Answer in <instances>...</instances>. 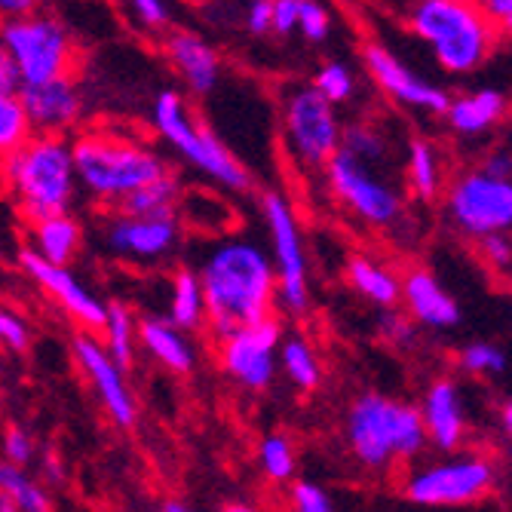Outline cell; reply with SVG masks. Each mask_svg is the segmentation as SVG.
<instances>
[{"instance_id": "1", "label": "cell", "mask_w": 512, "mask_h": 512, "mask_svg": "<svg viewBox=\"0 0 512 512\" xmlns=\"http://www.w3.org/2000/svg\"><path fill=\"white\" fill-rule=\"evenodd\" d=\"M203 316L221 338L227 332L270 316L276 295V273L270 258L246 240L218 246L200 273Z\"/></svg>"}, {"instance_id": "27", "label": "cell", "mask_w": 512, "mask_h": 512, "mask_svg": "<svg viewBox=\"0 0 512 512\" xmlns=\"http://www.w3.org/2000/svg\"><path fill=\"white\" fill-rule=\"evenodd\" d=\"M169 322L175 329H197L203 322V289L197 273H178L172 283V307H169Z\"/></svg>"}, {"instance_id": "16", "label": "cell", "mask_w": 512, "mask_h": 512, "mask_svg": "<svg viewBox=\"0 0 512 512\" xmlns=\"http://www.w3.org/2000/svg\"><path fill=\"white\" fill-rule=\"evenodd\" d=\"M365 65L396 102L411 105V108H424V111H433V114H445V108L451 102L445 92L439 86L424 83L414 71H408L393 53L384 50V46H368Z\"/></svg>"}, {"instance_id": "34", "label": "cell", "mask_w": 512, "mask_h": 512, "mask_svg": "<svg viewBox=\"0 0 512 512\" xmlns=\"http://www.w3.org/2000/svg\"><path fill=\"white\" fill-rule=\"evenodd\" d=\"M313 89L319 92L325 102H332V105L347 102L353 96V74L341 62H329V65L319 68Z\"/></svg>"}, {"instance_id": "44", "label": "cell", "mask_w": 512, "mask_h": 512, "mask_svg": "<svg viewBox=\"0 0 512 512\" xmlns=\"http://www.w3.org/2000/svg\"><path fill=\"white\" fill-rule=\"evenodd\" d=\"M491 25L509 28L512 25V0H479L476 4Z\"/></svg>"}, {"instance_id": "29", "label": "cell", "mask_w": 512, "mask_h": 512, "mask_svg": "<svg viewBox=\"0 0 512 512\" xmlns=\"http://www.w3.org/2000/svg\"><path fill=\"white\" fill-rule=\"evenodd\" d=\"M0 494L7 500H13L16 509L22 512H46L50 509V497H46L25 473L22 467L10 460H0Z\"/></svg>"}, {"instance_id": "21", "label": "cell", "mask_w": 512, "mask_h": 512, "mask_svg": "<svg viewBox=\"0 0 512 512\" xmlns=\"http://www.w3.org/2000/svg\"><path fill=\"white\" fill-rule=\"evenodd\" d=\"M169 56L175 62V68L184 74L188 86L197 92V96H206V92L215 89L218 83V56L212 53V46L203 43L194 34H175L169 40Z\"/></svg>"}, {"instance_id": "3", "label": "cell", "mask_w": 512, "mask_h": 512, "mask_svg": "<svg viewBox=\"0 0 512 512\" xmlns=\"http://www.w3.org/2000/svg\"><path fill=\"white\" fill-rule=\"evenodd\" d=\"M411 25L421 34L451 74L476 71L494 50V25L473 0H421L411 13Z\"/></svg>"}, {"instance_id": "45", "label": "cell", "mask_w": 512, "mask_h": 512, "mask_svg": "<svg viewBox=\"0 0 512 512\" xmlns=\"http://www.w3.org/2000/svg\"><path fill=\"white\" fill-rule=\"evenodd\" d=\"M270 19H273V0H255L252 10H249V31L252 34H267L270 31Z\"/></svg>"}, {"instance_id": "49", "label": "cell", "mask_w": 512, "mask_h": 512, "mask_svg": "<svg viewBox=\"0 0 512 512\" xmlns=\"http://www.w3.org/2000/svg\"><path fill=\"white\" fill-rule=\"evenodd\" d=\"M485 172L500 175V178H509V154H506V151L491 154V157H488V163H485Z\"/></svg>"}, {"instance_id": "39", "label": "cell", "mask_w": 512, "mask_h": 512, "mask_svg": "<svg viewBox=\"0 0 512 512\" xmlns=\"http://www.w3.org/2000/svg\"><path fill=\"white\" fill-rule=\"evenodd\" d=\"M482 252H485V258L500 273H509V267H512V243L506 237V230H494V234H485L482 237Z\"/></svg>"}, {"instance_id": "24", "label": "cell", "mask_w": 512, "mask_h": 512, "mask_svg": "<svg viewBox=\"0 0 512 512\" xmlns=\"http://www.w3.org/2000/svg\"><path fill=\"white\" fill-rule=\"evenodd\" d=\"M138 335H142V344L172 371H188L194 365V350L188 338H184L169 319H145Z\"/></svg>"}, {"instance_id": "40", "label": "cell", "mask_w": 512, "mask_h": 512, "mask_svg": "<svg viewBox=\"0 0 512 512\" xmlns=\"http://www.w3.org/2000/svg\"><path fill=\"white\" fill-rule=\"evenodd\" d=\"M298 13H301V0H273L270 31H276V34H292L298 28Z\"/></svg>"}, {"instance_id": "32", "label": "cell", "mask_w": 512, "mask_h": 512, "mask_svg": "<svg viewBox=\"0 0 512 512\" xmlns=\"http://www.w3.org/2000/svg\"><path fill=\"white\" fill-rule=\"evenodd\" d=\"M279 356H283V368L292 378V384H298L301 390H313L319 384V362L304 341H298V338L286 341Z\"/></svg>"}, {"instance_id": "36", "label": "cell", "mask_w": 512, "mask_h": 512, "mask_svg": "<svg viewBox=\"0 0 512 512\" xmlns=\"http://www.w3.org/2000/svg\"><path fill=\"white\" fill-rule=\"evenodd\" d=\"M460 362H463V368H467V371H479V375H500V371L506 368L503 350L494 347V344H485V341L482 344H470L467 350H463Z\"/></svg>"}, {"instance_id": "47", "label": "cell", "mask_w": 512, "mask_h": 512, "mask_svg": "<svg viewBox=\"0 0 512 512\" xmlns=\"http://www.w3.org/2000/svg\"><path fill=\"white\" fill-rule=\"evenodd\" d=\"M37 10V0H0V19H16Z\"/></svg>"}, {"instance_id": "14", "label": "cell", "mask_w": 512, "mask_h": 512, "mask_svg": "<svg viewBox=\"0 0 512 512\" xmlns=\"http://www.w3.org/2000/svg\"><path fill=\"white\" fill-rule=\"evenodd\" d=\"M19 99H22L31 129L46 132V135H62L80 120V111H83L80 89L71 80V74L50 77L43 83H22Z\"/></svg>"}, {"instance_id": "42", "label": "cell", "mask_w": 512, "mask_h": 512, "mask_svg": "<svg viewBox=\"0 0 512 512\" xmlns=\"http://www.w3.org/2000/svg\"><path fill=\"white\" fill-rule=\"evenodd\" d=\"M4 457L10 463H16V467H25V463L31 460V439L19 427H10L4 433Z\"/></svg>"}, {"instance_id": "50", "label": "cell", "mask_w": 512, "mask_h": 512, "mask_svg": "<svg viewBox=\"0 0 512 512\" xmlns=\"http://www.w3.org/2000/svg\"><path fill=\"white\" fill-rule=\"evenodd\" d=\"M500 417H503V430L509 433V430H512V405H509V402L503 405V411H500Z\"/></svg>"}, {"instance_id": "35", "label": "cell", "mask_w": 512, "mask_h": 512, "mask_svg": "<svg viewBox=\"0 0 512 512\" xmlns=\"http://www.w3.org/2000/svg\"><path fill=\"white\" fill-rule=\"evenodd\" d=\"M261 463H264V473L276 482L283 479H292L295 473V454H292V445L283 439V436H270L264 439L261 445Z\"/></svg>"}, {"instance_id": "2", "label": "cell", "mask_w": 512, "mask_h": 512, "mask_svg": "<svg viewBox=\"0 0 512 512\" xmlns=\"http://www.w3.org/2000/svg\"><path fill=\"white\" fill-rule=\"evenodd\" d=\"M0 178L31 221L68 212L74 200V160L62 135H31L22 148L0 160Z\"/></svg>"}, {"instance_id": "11", "label": "cell", "mask_w": 512, "mask_h": 512, "mask_svg": "<svg viewBox=\"0 0 512 512\" xmlns=\"http://www.w3.org/2000/svg\"><path fill=\"white\" fill-rule=\"evenodd\" d=\"M494 485V467L479 457H457L411 476L405 494L424 506H460L482 500Z\"/></svg>"}, {"instance_id": "26", "label": "cell", "mask_w": 512, "mask_h": 512, "mask_svg": "<svg viewBox=\"0 0 512 512\" xmlns=\"http://www.w3.org/2000/svg\"><path fill=\"white\" fill-rule=\"evenodd\" d=\"M34 135L28 114L22 108L19 89H0V160L10 157Z\"/></svg>"}, {"instance_id": "31", "label": "cell", "mask_w": 512, "mask_h": 512, "mask_svg": "<svg viewBox=\"0 0 512 512\" xmlns=\"http://www.w3.org/2000/svg\"><path fill=\"white\" fill-rule=\"evenodd\" d=\"M408 175H411L417 197L433 200L439 194V160H436V151L427 142H414L411 145Z\"/></svg>"}, {"instance_id": "22", "label": "cell", "mask_w": 512, "mask_h": 512, "mask_svg": "<svg viewBox=\"0 0 512 512\" xmlns=\"http://www.w3.org/2000/svg\"><path fill=\"white\" fill-rule=\"evenodd\" d=\"M506 111V99L500 89H479L470 96H460L457 102H448L445 114L451 126L463 135H479L491 129Z\"/></svg>"}, {"instance_id": "4", "label": "cell", "mask_w": 512, "mask_h": 512, "mask_svg": "<svg viewBox=\"0 0 512 512\" xmlns=\"http://www.w3.org/2000/svg\"><path fill=\"white\" fill-rule=\"evenodd\" d=\"M424 439V417L411 405L371 393L350 411V445L365 467H384L393 457H411L424 448Z\"/></svg>"}, {"instance_id": "33", "label": "cell", "mask_w": 512, "mask_h": 512, "mask_svg": "<svg viewBox=\"0 0 512 512\" xmlns=\"http://www.w3.org/2000/svg\"><path fill=\"white\" fill-rule=\"evenodd\" d=\"M338 148H344L347 154H353L356 160H362V163H381L384 157H387V145H384V138L375 132V129H368V126H353L347 135L341 132V145Z\"/></svg>"}, {"instance_id": "30", "label": "cell", "mask_w": 512, "mask_h": 512, "mask_svg": "<svg viewBox=\"0 0 512 512\" xmlns=\"http://www.w3.org/2000/svg\"><path fill=\"white\" fill-rule=\"evenodd\" d=\"M102 332H105V338H108V353H111V359L120 365V368H126V365H132V313L126 310V307H120V304H111L108 307V313H105V325H102Z\"/></svg>"}, {"instance_id": "17", "label": "cell", "mask_w": 512, "mask_h": 512, "mask_svg": "<svg viewBox=\"0 0 512 512\" xmlns=\"http://www.w3.org/2000/svg\"><path fill=\"white\" fill-rule=\"evenodd\" d=\"M74 353L80 359V365L86 368V375L96 384L105 408L111 411V417L120 424V427H132L135 424V402L123 384V375H120V365L111 359V353L89 335H77L74 338Z\"/></svg>"}, {"instance_id": "51", "label": "cell", "mask_w": 512, "mask_h": 512, "mask_svg": "<svg viewBox=\"0 0 512 512\" xmlns=\"http://www.w3.org/2000/svg\"><path fill=\"white\" fill-rule=\"evenodd\" d=\"M163 509H166V512H188V503H181V500H169V503H163Z\"/></svg>"}, {"instance_id": "38", "label": "cell", "mask_w": 512, "mask_h": 512, "mask_svg": "<svg viewBox=\"0 0 512 512\" xmlns=\"http://www.w3.org/2000/svg\"><path fill=\"white\" fill-rule=\"evenodd\" d=\"M292 503L301 512H329L332 509V497L325 494V488H319L313 482H298L292 488Z\"/></svg>"}, {"instance_id": "19", "label": "cell", "mask_w": 512, "mask_h": 512, "mask_svg": "<svg viewBox=\"0 0 512 512\" xmlns=\"http://www.w3.org/2000/svg\"><path fill=\"white\" fill-rule=\"evenodd\" d=\"M399 295L405 298L411 316L417 322L430 325V329H454V325L460 322L457 301L436 283V276H430L427 270H414L399 286Z\"/></svg>"}, {"instance_id": "18", "label": "cell", "mask_w": 512, "mask_h": 512, "mask_svg": "<svg viewBox=\"0 0 512 512\" xmlns=\"http://www.w3.org/2000/svg\"><path fill=\"white\" fill-rule=\"evenodd\" d=\"M178 240V224L175 215L169 218H135V215H120L111 230L108 243L117 255L126 258H160L166 255Z\"/></svg>"}, {"instance_id": "43", "label": "cell", "mask_w": 512, "mask_h": 512, "mask_svg": "<svg viewBox=\"0 0 512 512\" xmlns=\"http://www.w3.org/2000/svg\"><path fill=\"white\" fill-rule=\"evenodd\" d=\"M129 4H132V10L138 13V19H142L145 25H151V28H160V25H166V19H169L163 0H129Z\"/></svg>"}, {"instance_id": "15", "label": "cell", "mask_w": 512, "mask_h": 512, "mask_svg": "<svg viewBox=\"0 0 512 512\" xmlns=\"http://www.w3.org/2000/svg\"><path fill=\"white\" fill-rule=\"evenodd\" d=\"M22 264L25 270L37 279V283L50 292L80 325L86 329H102L105 325V313L108 307L92 295L83 283H77V276L68 270V264H53V261H43L40 255L34 252H25L22 255Z\"/></svg>"}, {"instance_id": "9", "label": "cell", "mask_w": 512, "mask_h": 512, "mask_svg": "<svg viewBox=\"0 0 512 512\" xmlns=\"http://www.w3.org/2000/svg\"><path fill=\"white\" fill-rule=\"evenodd\" d=\"M454 221L473 237L509 230L512 224V181L485 169L463 175L448 197Z\"/></svg>"}, {"instance_id": "46", "label": "cell", "mask_w": 512, "mask_h": 512, "mask_svg": "<svg viewBox=\"0 0 512 512\" xmlns=\"http://www.w3.org/2000/svg\"><path fill=\"white\" fill-rule=\"evenodd\" d=\"M0 89H19V71L4 43H0Z\"/></svg>"}, {"instance_id": "7", "label": "cell", "mask_w": 512, "mask_h": 512, "mask_svg": "<svg viewBox=\"0 0 512 512\" xmlns=\"http://www.w3.org/2000/svg\"><path fill=\"white\" fill-rule=\"evenodd\" d=\"M154 123H157V129L166 142L184 160L194 163L200 172H206L209 178L227 184V188H234V191H246L252 184L249 172L230 157V151L218 142V138L209 129H200L197 123H191L178 92H163V96L157 99Z\"/></svg>"}, {"instance_id": "5", "label": "cell", "mask_w": 512, "mask_h": 512, "mask_svg": "<svg viewBox=\"0 0 512 512\" xmlns=\"http://www.w3.org/2000/svg\"><path fill=\"white\" fill-rule=\"evenodd\" d=\"M71 160L83 188L102 200H123L129 191L166 175V166L157 154L105 135L80 138L71 148Z\"/></svg>"}, {"instance_id": "8", "label": "cell", "mask_w": 512, "mask_h": 512, "mask_svg": "<svg viewBox=\"0 0 512 512\" xmlns=\"http://www.w3.org/2000/svg\"><path fill=\"white\" fill-rule=\"evenodd\" d=\"M329 181H332V191L368 224H393L402 212V200L399 194L390 188V184L381 178V172L371 166L356 160L353 154H347L344 148H338L329 157Z\"/></svg>"}, {"instance_id": "10", "label": "cell", "mask_w": 512, "mask_h": 512, "mask_svg": "<svg viewBox=\"0 0 512 512\" xmlns=\"http://www.w3.org/2000/svg\"><path fill=\"white\" fill-rule=\"evenodd\" d=\"M286 132H289L292 154L310 169L329 163V157L341 145V123L335 117V105L325 102L313 86L295 92L289 99Z\"/></svg>"}, {"instance_id": "52", "label": "cell", "mask_w": 512, "mask_h": 512, "mask_svg": "<svg viewBox=\"0 0 512 512\" xmlns=\"http://www.w3.org/2000/svg\"><path fill=\"white\" fill-rule=\"evenodd\" d=\"M16 506H13V500H7L4 494H0V512H13Z\"/></svg>"}, {"instance_id": "20", "label": "cell", "mask_w": 512, "mask_h": 512, "mask_svg": "<svg viewBox=\"0 0 512 512\" xmlns=\"http://www.w3.org/2000/svg\"><path fill=\"white\" fill-rule=\"evenodd\" d=\"M421 417H424L427 436L442 451H451L460 445V439H463V408H460L457 387L451 381H439L430 387Z\"/></svg>"}, {"instance_id": "6", "label": "cell", "mask_w": 512, "mask_h": 512, "mask_svg": "<svg viewBox=\"0 0 512 512\" xmlns=\"http://www.w3.org/2000/svg\"><path fill=\"white\" fill-rule=\"evenodd\" d=\"M0 43L7 46V53L19 71V86L71 74L74 65L71 37L50 16L28 13V16L4 19V25H0Z\"/></svg>"}, {"instance_id": "28", "label": "cell", "mask_w": 512, "mask_h": 512, "mask_svg": "<svg viewBox=\"0 0 512 512\" xmlns=\"http://www.w3.org/2000/svg\"><path fill=\"white\" fill-rule=\"evenodd\" d=\"M350 279H353V286L368 298V301H375V304H396L399 301V283H396V276L378 264H371V261H350Z\"/></svg>"}, {"instance_id": "12", "label": "cell", "mask_w": 512, "mask_h": 512, "mask_svg": "<svg viewBox=\"0 0 512 512\" xmlns=\"http://www.w3.org/2000/svg\"><path fill=\"white\" fill-rule=\"evenodd\" d=\"M279 338H283V332H279L276 319L270 316L221 335L224 371L249 390H264L273 381V371H276L273 356H276Z\"/></svg>"}, {"instance_id": "13", "label": "cell", "mask_w": 512, "mask_h": 512, "mask_svg": "<svg viewBox=\"0 0 512 512\" xmlns=\"http://www.w3.org/2000/svg\"><path fill=\"white\" fill-rule=\"evenodd\" d=\"M264 218L270 224L273 255L279 267V301H283V307L301 313L307 307V261H304L298 218L286 203V197L279 194L264 197Z\"/></svg>"}, {"instance_id": "25", "label": "cell", "mask_w": 512, "mask_h": 512, "mask_svg": "<svg viewBox=\"0 0 512 512\" xmlns=\"http://www.w3.org/2000/svg\"><path fill=\"white\" fill-rule=\"evenodd\" d=\"M175 200H178V184L169 175H160L142 188L129 191L120 206L123 215H135V218H169L175 215Z\"/></svg>"}, {"instance_id": "37", "label": "cell", "mask_w": 512, "mask_h": 512, "mask_svg": "<svg viewBox=\"0 0 512 512\" xmlns=\"http://www.w3.org/2000/svg\"><path fill=\"white\" fill-rule=\"evenodd\" d=\"M298 28L307 40L319 43L329 37L332 31V16L329 10H325L322 4H316V0H301V13H298Z\"/></svg>"}, {"instance_id": "48", "label": "cell", "mask_w": 512, "mask_h": 512, "mask_svg": "<svg viewBox=\"0 0 512 512\" xmlns=\"http://www.w3.org/2000/svg\"><path fill=\"white\" fill-rule=\"evenodd\" d=\"M387 335L393 338V341H411V325L402 319V316H387Z\"/></svg>"}, {"instance_id": "41", "label": "cell", "mask_w": 512, "mask_h": 512, "mask_svg": "<svg viewBox=\"0 0 512 512\" xmlns=\"http://www.w3.org/2000/svg\"><path fill=\"white\" fill-rule=\"evenodd\" d=\"M0 341H4L7 347H13V350H25L28 347L25 322L16 313H10V310H0Z\"/></svg>"}, {"instance_id": "23", "label": "cell", "mask_w": 512, "mask_h": 512, "mask_svg": "<svg viewBox=\"0 0 512 512\" xmlns=\"http://www.w3.org/2000/svg\"><path fill=\"white\" fill-rule=\"evenodd\" d=\"M80 243V224L68 212H56L34 221V255L53 264H68Z\"/></svg>"}]
</instances>
